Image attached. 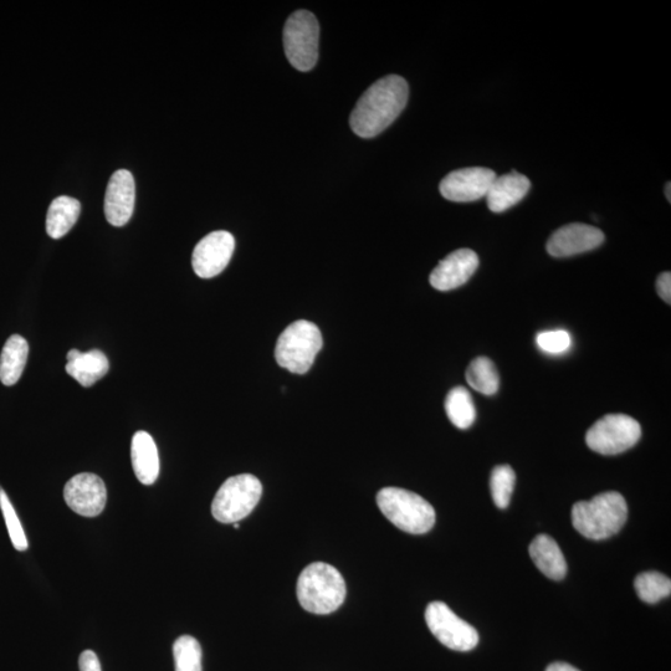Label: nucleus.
<instances>
[{
  "label": "nucleus",
  "instance_id": "1",
  "mask_svg": "<svg viewBox=\"0 0 671 671\" xmlns=\"http://www.w3.org/2000/svg\"><path fill=\"white\" fill-rule=\"evenodd\" d=\"M409 96L407 81L398 75H388L373 84L350 117L352 131L362 138H372L391 126L406 109Z\"/></svg>",
  "mask_w": 671,
  "mask_h": 671
},
{
  "label": "nucleus",
  "instance_id": "2",
  "mask_svg": "<svg viewBox=\"0 0 671 671\" xmlns=\"http://www.w3.org/2000/svg\"><path fill=\"white\" fill-rule=\"evenodd\" d=\"M628 519V506L616 491L580 501L572 509V524L589 540H606L622 530Z\"/></svg>",
  "mask_w": 671,
  "mask_h": 671
},
{
  "label": "nucleus",
  "instance_id": "3",
  "mask_svg": "<svg viewBox=\"0 0 671 671\" xmlns=\"http://www.w3.org/2000/svg\"><path fill=\"white\" fill-rule=\"evenodd\" d=\"M296 591L305 611L326 616L342 606L347 588L340 571L334 566L315 562L301 572Z\"/></svg>",
  "mask_w": 671,
  "mask_h": 671
},
{
  "label": "nucleus",
  "instance_id": "4",
  "mask_svg": "<svg viewBox=\"0 0 671 671\" xmlns=\"http://www.w3.org/2000/svg\"><path fill=\"white\" fill-rule=\"evenodd\" d=\"M377 504L394 526L408 534H427L435 524L434 507L412 491L384 488L377 494Z\"/></svg>",
  "mask_w": 671,
  "mask_h": 671
},
{
  "label": "nucleus",
  "instance_id": "5",
  "mask_svg": "<svg viewBox=\"0 0 671 671\" xmlns=\"http://www.w3.org/2000/svg\"><path fill=\"white\" fill-rule=\"evenodd\" d=\"M324 341L319 327L310 321L294 322L280 335L275 347V360L280 367L295 375H305L314 365Z\"/></svg>",
  "mask_w": 671,
  "mask_h": 671
},
{
  "label": "nucleus",
  "instance_id": "6",
  "mask_svg": "<svg viewBox=\"0 0 671 671\" xmlns=\"http://www.w3.org/2000/svg\"><path fill=\"white\" fill-rule=\"evenodd\" d=\"M263 495V485L252 474L232 476L220 486L213 500L212 514L222 524H237L252 514Z\"/></svg>",
  "mask_w": 671,
  "mask_h": 671
},
{
  "label": "nucleus",
  "instance_id": "7",
  "mask_svg": "<svg viewBox=\"0 0 671 671\" xmlns=\"http://www.w3.org/2000/svg\"><path fill=\"white\" fill-rule=\"evenodd\" d=\"M320 25L314 14L299 10L284 28V49L290 64L299 71H310L319 59Z\"/></svg>",
  "mask_w": 671,
  "mask_h": 671
},
{
  "label": "nucleus",
  "instance_id": "8",
  "mask_svg": "<svg viewBox=\"0 0 671 671\" xmlns=\"http://www.w3.org/2000/svg\"><path fill=\"white\" fill-rule=\"evenodd\" d=\"M642 437L640 424L626 414H608L589 428L586 443L602 455H617L633 448Z\"/></svg>",
  "mask_w": 671,
  "mask_h": 671
},
{
  "label": "nucleus",
  "instance_id": "9",
  "mask_svg": "<svg viewBox=\"0 0 671 671\" xmlns=\"http://www.w3.org/2000/svg\"><path fill=\"white\" fill-rule=\"evenodd\" d=\"M425 622L434 637L449 649L469 652L479 643V634L476 629L459 618L443 602L429 604L425 611Z\"/></svg>",
  "mask_w": 671,
  "mask_h": 671
},
{
  "label": "nucleus",
  "instance_id": "10",
  "mask_svg": "<svg viewBox=\"0 0 671 671\" xmlns=\"http://www.w3.org/2000/svg\"><path fill=\"white\" fill-rule=\"evenodd\" d=\"M498 174L493 169L471 167L449 173L440 183V193L448 201L469 203L486 197Z\"/></svg>",
  "mask_w": 671,
  "mask_h": 671
},
{
  "label": "nucleus",
  "instance_id": "11",
  "mask_svg": "<svg viewBox=\"0 0 671 671\" xmlns=\"http://www.w3.org/2000/svg\"><path fill=\"white\" fill-rule=\"evenodd\" d=\"M235 249L232 234L218 230L204 237L193 250L194 273L202 279H212L227 268Z\"/></svg>",
  "mask_w": 671,
  "mask_h": 671
},
{
  "label": "nucleus",
  "instance_id": "12",
  "mask_svg": "<svg viewBox=\"0 0 671 671\" xmlns=\"http://www.w3.org/2000/svg\"><path fill=\"white\" fill-rule=\"evenodd\" d=\"M64 499L70 509L80 516H99L107 503L104 480L91 473L75 475L65 485Z\"/></svg>",
  "mask_w": 671,
  "mask_h": 671
},
{
  "label": "nucleus",
  "instance_id": "13",
  "mask_svg": "<svg viewBox=\"0 0 671 671\" xmlns=\"http://www.w3.org/2000/svg\"><path fill=\"white\" fill-rule=\"evenodd\" d=\"M603 242L604 234L601 229L592 225L572 223L556 230L548 239L546 249L548 254L555 258H568L591 252L601 247Z\"/></svg>",
  "mask_w": 671,
  "mask_h": 671
},
{
  "label": "nucleus",
  "instance_id": "14",
  "mask_svg": "<svg viewBox=\"0 0 671 671\" xmlns=\"http://www.w3.org/2000/svg\"><path fill=\"white\" fill-rule=\"evenodd\" d=\"M135 201V179L127 169H119L112 174L106 189L104 209L107 222L114 227H124L132 218Z\"/></svg>",
  "mask_w": 671,
  "mask_h": 671
},
{
  "label": "nucleus",
  "instance_id": "15",
  "mask_svg": "<svg viewBox=\"0 0 671 671\" xmlns=\"http://www.w3.org/2000/svg\"><path fill=\"white\" fill-rule=\"evenodd\" d=\"M479 268V256L473 250L459 249L440 261L430 274V285L439 291L460 288Z\"/></svg>",
  "mask_w": 671,
  "mask_h": 671
},
{
  "label": "nucleus",
  "instance_id": "16",
  "mask_svg": "<svg viewBox=\"0 0 671 671\" xmlns=\"http://www.w3.org/2000/svg\"><path fill=\"white\" fill-rule=\"evenodd\" d=\"M530 187V179L519 172H511L496 177L488 194H486L489 209L494 213L505 212V210L521 202L529 193Z\"/></svg>",
  "mask_w": 671,
  "mask_h": 671
},
{
  "label": "nucleus",
  "instance_id": "17",
  "mask_svg": "<svg viewBox=\"0 0 671 671\" xmlns=\"http://www.w3.org/2000/svg\"><path fill=\"white\" fill-rule=\"evenodd\" d=\"M66 358H68L66 372L83 387H91L92 384L100 381L109 372V360H107L105 353L100 350H91L84 353L74 348V350L69 351Z\"/></svg>",
  "mask_w": 671,
  "mask_h": 671
},
{
  "label": "nucleus",
  "instance_id": "18",
  "mask_svg": "<svg viewBox=\"0 0 671 671\" xmlns=\"http://www.w3.org/2000/svg\"><path fill=\"white\" fill-rule=\"evenodd\" d=\"M133 471L143 485L156 483L160 475V457L155 440L147 432L133 435L131 444Z\"/></svg>",
  "mask_w": 671,
  "mask_h": 671
},
{
  "label": "nucleus",
  "instance_id": "19",
  "mask_svg": "<svg viewBox=\"0 0 671 671\" xmlns=\"http://www.w3.org/2000/svg\"><path fill=\"white\" fill-rule=\"evenodd\" d=\"M530 556L539 570L553 581H561L567 573L565 556L557 542L548 535H539L530 545Z\"/></svg>",
  "mask_w": 671,
  "mask_h": 671
},
{
  "label": "nucleus",
  "instance_id": "20",
  "mask_svg": "<svg viewBox=\"0 0 671 671\" xmlns=\"http://www.w3.org/2000/svg\"><path fill=\"white\" fill-rule=\"evenodd\" d=\"M29 345L24 337L13 335L8 338L0 355V381L4 386H14L22 377L27 366Z\"/></svg>",
  "mask_w": 671,
  "mask_h": 671
},
{
  "label": "nucleus",
  "instance_id": "21",
  "mask_svg": "<svg viewBox=\"0 0 671 671\" xmlns=\"http://www.w3.org/2000/svg\"><path fill=\"white\" fill-rule=\"evenodd\" d=\"M81 204L78 199L68 196L55 198L51 202L46 217V232L53 239H61L73 229L78 222Z\"/></svg>",
  "mask_w": 671,
  "mask_h": 671
},
{
  "label": "nucleus",
  "instance_id": "22",
  "mask_svg": "<svg viewBox=\"0 0 671 671\" xmlns=\"http://www.w3.org/2000/svg\"><path fill=\"white\" fill-rule=\"evenodd\" d=\"M445 412L450 422L459 429H468L474 424L476 409L473 398L464 387L453 388L445 399Z\"/></svg>",
  "mask_w": 671,
  "mask_h": 671
},
{
  "label": "nucleus",
  "instance_id": "23",
  "mask_svg": "<svg viewBox=\"0 0 671 671\" xmlns=\"http://www.w3.org/2000/svg\"><path fill=\"white\" fill-rule=\"evenodd\" d=\"M466 381L476 392L493 396L498 392L500 379L493 361L486 357L476 358L466 370Z\"/></svg>",
  "mask_w": 671,
  "mask_h": 671
},
{
  "label": "nucleus",
  "instance_id": "24",
  "mask_svg": "<svg viewBox=\"0 0 671 671\" xmlns=\"http://www.w3.org/2000/svg\"><path fill=\"white\" fill-rule=\"evenodd\" d=\"M635 591L643 602L655 604L670 596L671 581L659 572H644L635 578Z\"/></svg>",
  "mask_w": 671,
  "mask_h": 671
},
{
  "label": "nucleus",
  "instance_id": "25",
  "mask_svg": "<svg viewBox=\"0 0 671 671\" xmlns=\"http://www.w3.org/2000/svg\"><path fill=\"white\" fill-rule=\"evenodd\" d=\"M176 671H202V648L196 638L182 635L173 644Z\"/></svg>",
  "mask_w": 671,
  "mask_h": 671
},
{
  "label": "nucleus",
  "instance_id": "26",
  "mask_svg": "<svg viewBox=\"0 0 671 671\" xmlns=\"http://www.w3.org/2000/svg\"><path fill=\"white\" fill-rule=\"evenodd\" d=\"M516 483L515 471L509 465L496 466L491 474L490 488L494 503L500 509L510 505L512 493Z\"/></svg>",
  "mask_w": 671,
  "mask_h": 671
},
{
  "label": "nucleus",
  "instance_id": "27",
  "mask_svg": "<svg viewBox=\"0 0 671 671\" xmlns=\"http://www.w3.org/2000/svg\"><path fill=\"white\" fill-rule=\"evenodd\" d=\"M0 509H2L9 537L15 550L27 551L28 540L22 522H20L17 512H15L14 506L10 503L7 493L2 488H0Z\"/></svg>",
  "mask_w": 671,
  "mask_h": 671
},
{
  "label": "nucleus",
  "instance_id": "28",
  "mask_svg": "<svg viewBox=\"0 0 671 671\" xmlns=\"http://www.w3.org/2000/svg\"><path fill=\"white\" fill-rule=\"evenodd\" d=\"M537 345L548 353H563L571 346V337L563 330L542 332L537 336Z\"/></svg>",
  "mask_w": 671,
  "mask_h": 671
},
{
  "label": "nucleus",
  "instance_id": "29",
  "mask_svg": "<svg viewBox=\"0 0 671 671\" xmlns=\"http://www.w3.org/2000/svg\"><path fill=\"white\" fill-rule=\"evenodd\" d=\"M80 671H102L97 655L92 650H85L79 658Z\"/></svg>",
  "mask_w": 671,
  "mask_h": 671
},
{
  "label": "nucleus",
  "instance_id": "30",
  "mask_svg": "<svg viewBox=\"0 0 671 671\" xmlns=\"http://www.w3.org/2000/svg\"><path fill=\"white\" fill-rule=\"evenodd\" d=\"M657 290L658 294L662 299L670 304L671 302V274L663 273L659 276L657 280Z\"/></svg>",
  "mask_w": 671,
  "mask_h": 671
},
{
  "label": "nucleus",
  "instance_id": "31",
  "mask_svg": "<svg viewBox=\"0 0 671 671\" xmlns=\"http://www.w3.org/2000/svg\"><path fill=\"white\" fill-rule=\"evenodd\" d=\"M546 671H581L567 663H553Z\"/></svg>",
  "mask_w": 671,
  "mask_h": 671
},
{
  "label": "nucleus",
  "instance_id": "32",
  "mask_svg": "<svg viewBox=\"0 0 671 671\" xmlns=\"http://www.w3.org/2000/svg\"><path fill=\"white\" fill-rule=\"evenodd\" d=\"M670 189H671V184L667 183V187H665V196H667L669 202L671 201Z\"/></svg>",
  "mask_w": 671,
  "mask_h": 671
},
{
  "label": "nucleus",
  "instance_id": "33",
  "mask_svg": "<svg viewBox=\"0 0 671 671\" xmlns=\"http://www.w3.org/2000/svg\"><path fill=\"white\" fill-rule=\"evenodd\" d=\"M234 529H235V530H239V529H240V526H239L238 522H237V524H234Z\"/></svg>",
  "mask_w": 671,
  "mask_h": 671
}]
</instances>
